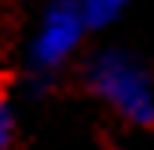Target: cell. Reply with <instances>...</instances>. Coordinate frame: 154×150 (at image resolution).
Instances as JSON below:
<instances>
[{
    "label": "cell",
    "instance_id": "6da1fadb",
    "mask_svg": "<svg viewBox=\"0 0 154 150\" xmlns=\"http://www.w3.org/2000/svg\"><path fill=\"white\" fill-rule=\"evenodd\" d=\"M90 82L122 114H129L136 122H154V93H151V86H147V79H143V72L136 64H129L125 57L104 54L100 61H93Z\"/></svg>",
    "mask_w": 154,
    "mask_h": 150
},
{
    "label": "cell",
    "instance_id": "7a4b0ae2",
    "mask_svg": "<svg viewBox=\"0 0 154 150\" xmlns=\"http://www.w3.org/2000/svg\"><path fill=\"white\" fill-rule=\"evenodd\" d=\"M79 32H82V11L75 4H57L43 25L36 39V61L39 64H57L72 46H75Z\"/></svg>",
    "mask_w": 154,
    "mask_h": 150
},
{
    "label": "cell",
    "instance_id": "3957f363",
    "mask_svg": "<svg viewBox=\"0 0 154 150\" xmlns=\"http://www.w3.org/2000/svg\"><path fill=\"white\" fill-rule=\"evenodd\" d=\"M125 0H82L79 4V11H82V22H104V18H111L118 7H122Z\"/></svg>",
    "mask_w": 154,
    "mask_h": 150
},
{
    "label": "cell",
    "instance_id": "277c9868",
    "mask_svg": "<svg viewBox=\"0 0 154 150\" xmlns=\"http://www.w3.org/2000/svg\"><path fill=\"white\" fill-rule=\"evenodd\" d=\"M11 143V114H7V107L0 104V150Z\"/></svg>",
    "mask_w": 154,
    "mask_h": 150
}]
</instances>
